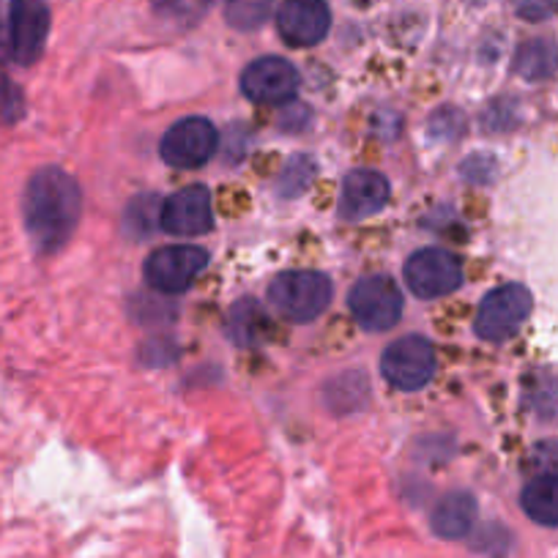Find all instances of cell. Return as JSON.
Wrapping results in <instances>:
<instances>
[{"label": "cell", "mask_w": 558, "mask_h": 558, "mask_svg": "<svg viewBox=\"0 0 558 558\" xmlns=\"http://www.w3.org/2000/svg\"><path fill=\"white\" fill-rule=\"evenodd\" d=\"M83 214V192L61 168H41L23 192V222L36 255L50 257L69 244Z\"/></svg>", "instance_id": "1"}, {"label": "cell", "mask_w": 558, "mask_h": 558, "mask_svg": "<svg viewBox=\"0 0 558 558\" xmlns=\"http://www.w3.org/2000/svg\"><path fill=\"white\" fill-rule=\"evenodd\" d=\"M335 296L331 279L320 271L277 274L268 286V302L282 318L293 324H310L326 313Z\"/></svg>", "instance_id": "2"}, {"label": "cell", "mask_w": 558, "mask_h": 558, "mask_svg": "<svg viewBox=\"0 0 558 558\" xmlns=\"http://www.w3.org/2000/svg\"><path fill=\"white\" fill-rule=\"evenodd\" d=\"M531 307H534V299H531L529 288L518 286V282L496 288V291H490L482 299L480 313H476L474 320L476 337L487 342L509 340L525 324Z\"/></svg>", "instance_id": "3"}, {"label": "cell", "mask_w": 558, "mask_h": 558, "mask_svg": "<svg viewBox=\"0 0 558 558\" xmlns=\"http://www.w3.org/2000/svg\"><path fill=\"white\" fill-rule=\"evenodd\" d=\"M380 373L400 391L422 389L436 375V351H433V342L418 335L400 337L380 356Z\"/></svg>", "instance_id": "4"}, {"label": "cell", "mask_w": 558, "mask_h": 558, "mask_svg": "<svg viewBox=\"0 0 558 558\" xmlns=\"http://www.w3.org/2000/svg\"><path fill=\"white\" fill-rule=\"evenodd\" d=\"M9 61L34 66L50 36V7L47 0H12L9 3Z\"/></svg>", "instance_id": "5"}, {"label": "cell", "mask_w": 558, "mask_h": 558, "mask_svg": "<svg viewBox=\"0 0 558 558\" xmlns=\"http://www.w3.org/2000/svg\"><path fill=\"white\" fill-rule=\"evenodd\" d=\"M405 286L418 299H441L463 286V266L458 257L438 246H427L408 257Z\"/></svg>", "instance_id": "6"}, {"label": "cell", "mask_w": 558, "mask_h": 558, "mask_svg": "<svg viewBox=\"0 0 558 558\" xmlns=\"http://www.w3.org/2000/svg\"><path fill=\"white\" fill-rule=\"evenodd\" d=\"M219 146V134L208 118H181L165 132L159 154L170 168L192 170L206 165Z\"/></svg>", "instance_id": "7"}, {"label": "cell", "mask_w": 558, "mask_h": 558, "mask_svg": "<svg viewBox=\"0 0 558 558\" xmlns=\"http://www.w3.org/2000/svg\"><path fill=\"white\" fill-rule=\"evenodd\" d=\"M351 313L356 324L367 331H386L400 320L402 315V293L395 286V279L375 274V277L359 279L351 288Z\"/></svg>", "instance_id": "8"}, {"label": "cell", "mask_w": 558, "mask_h": 558, "mask_svg": "<svg viewBox=\"0 0 558 558\" xmlns=\"http://www.w3.org/2000/svg\"><path fill=\"white\" fill-rule=\"evenodd\" d=\"M208 266V252L203 246L173 244L151 252L143 266L146 282L159 293H184L192 288L197 274Z\"/></svg>", "instance_id": "9"}, {"label": "cell", "mask_w": 558, "mask_h": 558, "mask_svg": "<svg viewBox=\"0 0 558 558\" xmlns=\"http://www.w3.org/2000/svg\"><path fill=\"white\" fill-rule=\"evenodd\" d=\"M299 72L286 58L266 56L241 72V94L257 105H286L296 96Z\"/></svg>", "instance_id": "10"}, {"label": "cell", "mask_w": 558, "mask_h": 558, "mask_svg": "<svg viewBox=\"0 0 558 558\" xmlns=\"http://www.w3.org/2000/svg\"><path fill=\"white\" fill-rule=\"evenodd\" d=\"M159 225L170 235H184V239L206 235L214 228L211 195H208L206 186L195 184L170 195L162 203V219H159Z\"/></svg>", "instance_id": "11"}, {"label": "cell", "mask_w": 558, "mask_h": 558, "mask_svg": "<svg viewBox=\"0 0 558 558\" xmlns=\"http://www.w3.org/2000/svg\"><path fill=\"white\" fill-rule=\"evenodd\" d=\"M331 28V12L324 0H286L277 14L279 36L291 47H315Z\"/></svg>", "instance_id": "12"}, {"label": "cell", "mask_w": 558, "mask_h": 558, "mask_svg": "<svg viewBox=\"0 0 558 558\" xmlns=\"http://www.w3.org/2000/svg\"><path fill=\"white\" fill-rule=\"evenodd\" d=\"M389 181L378 170H351L342 179L340 192V217L348 222H362L375 217L389 203Z\"/></svg>", "instance_id": "13"}, {"label": "cell", "mask_w": 558, "mask_h": 558, "mask_svg": "<svg viewBox=\"0 0 558 558\" xmlns=\"http://www.w3.org/2000/svg\"><path fill=\"white\" fill-rule=\"evenodd\" d=\"M476 520V498L471 493L458 490L447 493V496L438 501V507L433 509L430 525L441 539H460V536L469 534L474 529Z\"/></svg>", "instance_id": "14"}, {"label": "cell", "mask_w": 558, "mask_h": 558, "mask_svg": "<svg viewBox=\"0 0 558 558\" xmlns=\"http://www.w3.org/2000/svg\"><path fill=\"white\" fill-rule=\"evenodd\" d=\"M520 504H523V512L534 523L547 525V529H558V474L534 476L523 487Z\"/></svg>", "instance_id": "15"}, {"label": "cell", "mask_w": 558, "mask_h": 558, "mask_svg": "<svg viewBox=\"0 0 558 558\" xmlns=\"http://www.w3.org/2000/svg\"><path fill=\"white\" fill-rule=\"evenodd\" d=\"M558 69V50L550 39H531L520 45L514 56V72L523 80L539 83V80L553 77Z\"/></svg>", "instance_id": "16"}, {"label": "cell", "mask_w": 558, "mask_h": 558, "mask_svg": "<svg viewBox=\"0 0 558 558\" xmlns=\"http://www.w3.org/2000/svg\"><path fill=\"white\" fill-rule=\"evenodd\" d=\"M268 329V318L263 307L252 299L235 304L228 315V337L235 345H257Z\"/></svg>", "instance_id": "17"}, {"label": "cell", "mask_w": 558, "mask_h": 558, "mask_svg": "<svg viewBox=\"0 0 558 558\" xmlns=\"http://www.w3.org/2000/svg\"><path fill=\"white\" fill-rule=\"evenodd\" d=\"M162 203L165 201H159L157 195H140L129 203L123 225H126L132 239H146V235H151L157 230L159 219H162Z\"/></svg>", "instance_id": "18"}, {"label": "cell", "mask_w": 558, "mask_h": 558, "mask_svg": "<svg viewBox=\"0 0 558 558\" xmlns=\"http://www.w3.org/2000/svg\"><path fill=\"white\" fill-rule=\"evenodd\" d=\"M274 0H225V20L235 31H255L271 17Z\"/></svg>", "instance_id": "19"}, {"label": "cell", "mask_w": 558, "mask_h": 558, "mask_svg": "<svg viewBox=\"0 0 558 558\" xmlns=\"http://www.w3.org/2000/svg\"><path fill=\"white\" fill-rule=\"evenodd\" d=\"M315 179V162L310 157H291L277 179V192L282 197L304 195Z\"/></svg>", "instance_id": "20"}, {"label": "cell", "mask_w": 558, "mask_h": 558, "mask_svg": "<svg viewBox=\"0 0 558 558\" xmlns=\"http://www.w3.org/2000/svg\"><path fill=\"white\" fill-rule=\"evenodd\" d=\"M211 7V0H154V12L170 23L192 25Z\"/></svg>", "instance_id": "21"}, {"label": "cell", "mask_w": 558, "mask_h": 558, "mask_svg": "<svg viewBox=\"0 0 558 558\" xmlns=\"http://www.w3.org/2000/svg\"><path fill=\"white\" fill-rule=\"evenodd\" d=\"M23 116L25 94L7 72H0V126H14L17 121H23Z\"/></svg>", "instance_id": "22"}, {"label": "cell", "mask_w": 558, "mask_h": 558, "mask_svg": "<svg viewBox=\"0 0 558 558\" xmlns=\"http://www.w3.org/2000/svg\"><path fill=\"white\" fill-rule=\"evenodd\" d=\"M430 126H433V134H438V137H444V140H452V137H458L460 132H463L465 118H463V112H460V110L444 107V110H438L436 116L430 118Z\"/></svg>", "instance_id": "23"}, {"label": "cell", "mask_w": 558, "mask_h": 558, "mask_svg": "<svg viewBox=\"0 0 558 558\" xmlns=\"http://www.w3.org/2000/svg\"><path fill=\"white\" fill-rule=\"evenodd\" d=\"M514 12L529 23H542L558 12V0H514Z\"/></svg>", "instance_id": "24"}, {"label": "cell", "mask_w": 558, "mask_h": 558, "mask_svg": "<svg viewBox=\"0 0 558 558\" xmlns=\"http://www.w3.org/2000/svg\"><path fill=\"white\" fill-rule=\"evenodd\" d=\"M493 170H496V165H493V159L487 157H471L463 162L465 179L480 181V184H487V181L493 179Z\"/></svg>", "instance_id": "25"}, {"label": "cell", "mask_w": 558, "mask_h": 558, "mask_svg": "<svg viewBox=\"0 0 558 558\" xmlns=\"http://www.w3.org/2000/svg\"><path fill=\"white\" fill-rule=\"evenodd\" d=\"M0 61H9V31L3 12H0Z\"/></svg>", "instance_id": "26"}]
</instances>
